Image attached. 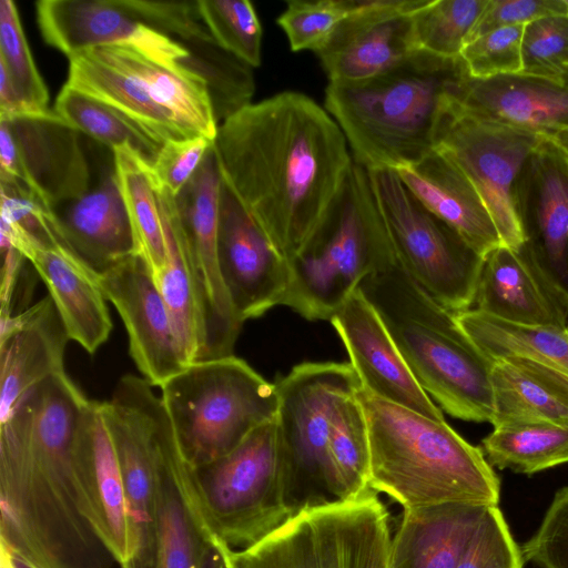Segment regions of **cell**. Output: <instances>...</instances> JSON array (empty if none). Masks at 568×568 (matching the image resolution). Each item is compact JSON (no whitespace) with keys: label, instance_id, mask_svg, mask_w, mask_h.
<instances>
[{"label":"cell","instance_id":"cell-1","mask_svg":"<svg viewBox=\"0 0 568 568\" xmlns=\"http://www.w3.org/2000/svg\"><path fill=\"white\" fill-rule=\"evenodd\" d=\"M213 148L223 182L288 261L324 219L354 162L332 115L293 91L225 119Z\"/></svg>","mask_w":568,"mask_h":568},{"label":"cell","instance_id":"cell-2","mask_svg":"<svg viewBox=\"0 0 568 568\" xmlns=\"http://www.w3.org/2000/svg\"><path fill=\"white\" fill-rule=\"evenodd\" d=\"M89 398L65 372L0 423L1 540L39 568H114L81 487L75 437Z\"/></svg>","mask_w":568,"mask_h":568},{"label":"cell","instance_id":"cell-3","mask_svg":"<svg viewBox=\"0 0 568 568\" xmlns=\"http://www.w3.org/2000/svg\"><path fill=\"white\" fill-rule=\"evenodd\" d=\"M460 57L416 51L392 69L352 83H328L325 110L366 169L412 166L435 150L437 130L468 78Z\"/></svg>","mask_w":568,"mask_h":568},{"label":"cell","instance_id":"cell-4","mask_svg":"<svg viewBox=\"0 0 568 568\" xmlns=\"http://www.w3.org/2000/svg\"><path fill=\"white\" fill-rule=\"evenodd\" d=\"M369 440V488L404 509L442 505L498 506L500 481L481 448L445 420L379 399L362 386Z\"/></svg>","mask_w":568,"mask_h":568},{"label":"cell","instance_id":"cell-5","mask_svg":"<svg viewBox=\"0 0 568 568\" xmlns=\"http://www.w3.org/2000/svg\"><path fill=\"white\" fill-rule=\"evenodd\" d=\"M359 290L378 313L423 390L453 417L491 424V362L448 311L397 263L365 277Z\"/></svg>","mask_w":568,"mask_h":568},{"label":"cell","instance_id":"cell-6","mask_svg":"<svg viewBox=\"0 0 568 568\" xmlns=\"http://www.w3.org/2000/svg\"><path fill=\"white\" fill-rule=\"evenodd\" d=\"M288 262L282 305L310 321H331L365 277L397 263L365 166L353 162L324 219Z\"/></svg>","mask_w":568,"mask_h":568},{"label":"cell","instance_id":"cell-7","mask_svg":"<svg viewBox=\"0 0 568 568\" xmlns=\"http://www.w3.org/2000/svg\"><path fill=\"white\" fill-rule=\"evenodd\" d=\"M160 388L180 449L193 468L231 452L274 419L278 407L275 384L235 355L189 364Z\"/></svg>","mask_w":568,"mask_h":568},{"label":"cell","instance_id":"cell-8","mask_svg":"<svg viewBox=\"0 0 568 568\" xmlns=\"http://www.w3.org/2000/svg\"><path fill=\"white\" fill-rule=\"evenodd\" d=\"M192 471L211 528L232 549L260 542L295 516L275 418L255 428L227 454L192 467Z\"/></svg>","mask_w":568,"mask_h":568},{"label":"cell","instance_id":"cell-9","mask_svg":"<svg viewBox=\"0 0 568 568\" xmlns=\"http://www.w3.org/2000/svg\"><path fill=\"white\" fill-rule=\"evenodd\" d=\"M278 448L290 506L306 508L339 500L328 456L332 416L338 399L361 387L351 363H302L275 384Z\"/></svg>","mask_w":568,"mask_h":568},{"label":"cell","instance_id":"cell-10","mask_svg":"<svg viewBox=\"0 0 568 568\" xmlns=\"http://www.w3.org/2000/svg\"><path fill=\"white\" fill-rule=\"evenodd\" d=\"M367 171L399 267L448 311L457 314L469 310L484 257L427 210L396 171Z\"/></svg>","mask_w":568,"mask_h":568},{"label":"cell","instance_id":"cell-11","mask_svg":"<svg viewBox=\"0 0 568 568\" xmlns=\"http://www.w3.org/2000/svg\"><path fill=\"white\" fill-rule=\"evenodd\" d=\"M122 474L138 547V568H152L156 488L163 446L172 423L161 396L144 377L123 375L101 402Z\"/></svg>","mask_w":568,"mask_h":568},{"label":"cell","instance_id":"cell-12","mask_svg":"<svg viewBox=\"0 0 568 568\" xmlns=\"http://www.w3.org/2000/svg\"><path fill=\"white\" fill-rule=\"evenodd\" d=\"M222 175L213 148L174 199V217L197 312L202 361L234 355L242 324L230 303L217 260Z\"/></svg>","mask_w":568,"mask_h":568},{"label":"cell","instance_id":"cell-13","mask_svg":"<svg viewBox=\"0 0 568 568\" xmlns=\"http://www.w3.org/2000/svg\"><path fill=\"white\" fill-rule=\"evenodd\" d=\"M544 138L477 116L453 100L437 130L435 149L447 155L484 200L504 245L519 248L515 186Z\"/></svg>","mask_w":568,"mask_h":568},{"label":"cell","instance_id":"cell-14","mask_svg":"<svg viewBox=\"0 0 568 568\" xmlns=\"http://www.w3.org/2000/svg\"><path fill=\"white\" fill-rule=\"evenodd\" d=\"M80 132L54 111L0 119V178L27 187L44 207L84 193L93 179Z\"/></svg>","mask_w":568,"mask_h":568},{"label":"cell","instance_id":"cell-15","mask_svg":"<svg viewBox=\"0 0 568 568\" xmlns=\"http://www.w3.org/2000/svg\"><path fill=\"white\" fill-rule=\"evenodd\" d=\"M67 84L119 110L162 145L190 139L169 111L164 65L130 43L93 48L69 58Z\"/></svg>","mask_w":568,"mask_h":568},{"label":"cell","instance_id":"cell-16","mask_svg":"<svg viewBox=\"0 0 568 568\" xmlns=\"http://www.w3.org/2000/svg\"><path fill=\"white\" fill-rule=\"evenodd\" d=\"M519 250L568 304V159L544 138L515 186Z\"/></svg>","mask_w":568,"mask_h":568},{"label":"cell","instance_id":"cell-17","mask_svg":"<svg viewBox=\"0 0 568 568\" xmlns=\"http://www.w3.org/2000/svg\"><path fill=\"white\" fill-rule=\"evenodd\" d=\"M217 260L233 313L242 325L282 305L290 285V262L223 180Z\"/></svg>","mask_w":568,"mask_h":568},{"label":"cell","instance_id":"cell-18","mask_svg":"<svg viewBox=\"0 0 568 568\" xmlns=\"http://www.w3.org/2000/svg\"><path fill=\"white\" fill-rule=\"evenodd\" d=\"M424 0H352L351 13L316 54L331 83L376 77L418 51L413 12Z\"/></svg>","mask_w":568,"mask_h":568},{"label":"cell","instance_id":"cell-19","mask_svg":"<svg viewBox=\"0 0 568 568\" xmlns=\"http://www.w3.org/2000/svg\"><path fill=\"white\" fill-rule=\"evenodd\" d=\"M97 282L116 308L129 337V353L139 372L159 386L185 367L165 301L145 260L131 255Z\"/></svg>","mask_w":568,"mask_h":568},{"label":"cell","instance_id":"cell-20","mask_svg":"<svg viewBox=\"0 0 568 568\" xmlns=\"http://www.w3.org/2000/svg\"><path fill=\"white\" fill-rule=\"evenodd\" d=\"M37 20L45 42L71 58L93 48L130 43L164 63L186 62L191 51L136 17L125 0H41Z\"/></svg>","mask_w":568,"mask_h":568},{"label":"cell","instance_id":"cell-21","mask_svg":"<svg viewBox=\"0 0 568 568\" xmlns=\"http://www.w3.org/2000/svg\"><path fill=\"white\" fill-rule=\"evenodd\" d=\"M331 322L361 386L373 396L435 420L442 410L418 385L376 310L357 287Z\"/></svg>","mask_w":568,"mask_h":568},{"label":"cell","instance_id":"cell-22","mask_svg":"<svg viewBox=\"0 0 568 568\" xmlns=\"http://www.w3.org/2000/svg\"><path fill=\"white\" fill-rule=\"evenodd\" d=\"M75 460L100 538L119 568H138V547L121 468L101 402L89 399L81 410Z\"/></svg>","mask_w":568,"mask_h":568},{"label":"cell","instance_id":"cell-23","mask_svg":"<svg viewBox=\"0 0 568 568\" xmlns=\"http://www.w3.org/2000/svg\"><path fill=\"white\" fill-rule=\"evenodd\" d=\"M60 245L99 275L139 254L114 163L79 196L49 210Z\"/></svg>","mask_w":568,"mask_h":568},{"label":"cell","instance_id":"cell-24","mask_svg":"<svg viewBox=\"0 0 568 568\" xmlns=\"http://www.w3.org/2000/svg\"><path fill=\"white\" fill-rule=\"evenodd\" d=\"M69 341L49 295L19 314L0 315V423L27 393L65 372Z\"/></svg>","mask_w":568,"mask_h":568},{"label":"cell","instance_id":"cell-25","mask_svg":"<svg viewBox=\"0 0 568 568\" xmlns=\"http://www.w3.org/2000/svg\"><path fill=\"white\" fill-rule=\"evenodd\" d=\"M45 284L69 338L94 354L109 338L112 321L97 275L69 250L41 247L1 225Z\"/></svg>","mask_w":568,"mask_h":568},{"label":"cell","instance_id":"cell-26","mask_svg":"<svg viewBox=\"0 0 568 568\" xmlns=\"http://www.w3.org/2000/svg\"><path fill=\"white\" fill-rule=\"evenodd\" d=\"M457 101L477 116L547 139L568 126V78L468 75Z\"/></svg>","mask_w":568,"mask_h":568},{"label":"cell","instance_id":"cell-27","mask_svg":"<svg viewBox=\"0 0 568 568\" xmlns=\"http://www.w3.org/2000/svg\"><path fill=\"white\" fill-rule=\"evenodd\" d=\"M215 537L200 505L192 467L172 428L164 442L158 475L152 568H199L202 541Z\"/></svg>","mask_w":568,"mask_h":568},{"label":"cell","instance_id":"cell-28","mask_svg":"<svg viewBox=\"0 0 568 568\" xmlns=\"http://www.w3.org/2000/svg\"><path fill=\"white\" fill-rule=\"evenodd\" d=\"M474 305L513 323L568 325V304L519 250L504 244L484 257Z\"/></svg>","mask_w":568,"mask_h":568},{"label":"cell","instance_id":"cell-29","mask_svg":"<svg viewBox=\"0 0 568 568\" xmlns=\"http://www.w3.org/2000/svg\"><path fill=\"white\" fill-rule=\"evenodd\" d=\"M396 172L427 210L455 229L483 257L503 244L480 194L447 155L435 149L420 162Z\"/></svg>","mask_w":568,"mask_h":568},{"label":"cell","instance_id":"cell-30","mask_svg":"<svg viewBox=\"0 0 568 568\" xmlns=\"http://www.w3.org/2000/svg\"><path fill=\"white\" fill-rule=\"evenodd\" d=\"M486 507L455 503L404 509L388 568H455Z\"/></svg>","mask_w":568,"mask_h":568},{"label":"cell","instance_id":"cell-31","mask_svg":"<svg viewBox=\"0 0 568 568\" xmlns=\"http://www.w3.org/2000/svg\"><path fill=\"white\" fill-rule=\"evenodd\" d=\"M494 428L519 424L568 426V374L525 357L494 361Z\"/></svg>","mask_w":568,"mask_h":568},{"label":"cell","instance_id":"cell-32","mask_svg":"<svg viewBox=\"0 0 568 568\" xmlns=\"http://www.w3.org/2000/svg\"><path fill=\"white\" fill-rule=\"evenodd\" d=\"M456 320L476 348L491 363L518 356L568 374L567 328L513 323L475 308L457 313Z\"/></svg>","mask_w":568,"mask_h":568},{"label":"cell","instance_id":"cell-33","mask_svg":"<svg viewBox=\"0 0 568 568\" xmlns=\"http://www.w3.org/2000/svg\"><path fill=\"white\" fill-rule=\"evenodd\" d=\"M164 230L166 265L155 283L169 308L182 359L202 361V339L194 295L174 217V196L155 185Z\"/></svg>","mask_w":568,"mask_h":568},{"label":"cell","instance_id":"cell-34","mask_svg":"<svg viewBox=\"0 0 568 568\" xmlns=\"http://www.w3.org/2000/svg\"><path fill=\"white\" fill-rule=\"evenodd\" d=\"M112 151L139 254L145 260L155 280L166 265V248L151 166L129 145Z\"/></svg>","mask_w":568,"mask_h":568},{"label":"cell","instance_id":"cell-35","mask_svg":"<svg viewBox=\"0 0 568 568\" xmlns=\"http://www.w3.org/2000/svg\"><path fill=\"white\" fill-rule=\"evenodd\" d=\"M54 112L80 133L110 150L131 146L150 166L161 150L162 144L132 119L67 83L57 97Z\"/></svg>","mask_w":568,"mask_h":568},{"label":"cell","instance_id":"cell-36","mask_svg":"<svg viewBox=\"0 0 568 568\" xmlns=\"http://www.w3.org/2000/svg\"><path fill=\"white\" fill-rule=\"evenodd\" d=\"M491 467L532 475L568 463V426L519 424L496 427L481 442Z\"/></svg>","mask_w":568,"mask_h":568},{"label":"cell","instance_id":"cell-37","mask_svg":"<svg viewBox=\"0 0 568 568\" xmlns=\"http://www.w3.org/2000/svg\"><path fill=\"white\" fill-rule=\"evenodd\" d=\"M358 388L336 403L329 428L328 456L339 500L356 499L369 490V440Z\"/></svg>","mask_w":568,"mask_h":568},{"label":"cell","instance_id":"cell-38","mask_svg":"<svg viewBox=\"0 0 568 568\" xmlns=\"http://www.w3.org/2000/svg\"><path fill=\"white\" fill-rule=\"evenodd\" d=\"M488 0H424L413 12V34L418 51L444 58L462 50Z\"/></svg>","mask_w":568,"mask_h":568},{"label":"cell","instance_id":"cell-39","mask_svg":"<svg viewBox=\"0 0 568 568\" xmlns=\"http://www.w3.org/2000/svg\"><path fill=\"white\" fill-rule=\"evenodd\" d=\"M199 10L214 42L250 67L261 64L262 27L247 0H201Z\"/></svg>","mask_w":568,"mask_h":568},{"label":"cell","instance_id":"cell-40","mask_svg":"<svg viewBox=\"0 0 568 568\" xmlns=\"http://www.w3.org/2000/svg\"><path fill=\"white\" fill-rule=\"evenodd\" d=\"M0 65L21 95L41 110H49V93L31 55L13 1L0 2Z\"/></svg>","mask_w":568,"mask_h":568},{"label":"cell","instance_id":"cell-41","mask_svg":"<svg viewBox=\"0 0 568 568\" xmlns=\"http://www.w3.org/2000/svg\"><path fill=\"white\" fill-rule=\"evenodd\" d=\"M351 11L352 0H291L276 21L293 51L317 53Z\"/></svg>","mask_w":568,"mask_h":568},{"label":"cell","instance_id":"cell-42","mask_svg":"<svg viewBox=\"0 0 568 568\" xmlns=\"http://www.w3.org/2000/svg\"><path fill=\"white\" fill-rule=\"evenodd\" d=\"M520 73L568 78V13L547 16L525 26Z\"/></svg>","mask_w":568,"mask_h":568},{"label":"cell","instance_id":"cell-43","mask_svg":"<svg viewBox=\"0 0 568 568\" xmlns=\"http://www.w3.org/2000/svg\"><path fill=\"white\" fill-rule=\"evenodd\" d=\"M525 558L498 506H487L455 568H524Z\"/></svg>","mask_w":568,"mask_h":568},{"label":"cell","instance_id":"cell-44","mask_svg":"<svg viewBox=\"0 0 568 568\" xmlns=\"http://www.w3.org/2000/svg\"><path fill=\"white\" fill-rule=\"evenodd\" d=\"M525 26L499 28L464 45L463 59L469 77L487 79L521 72V41Z\"/></svg>","mask_w":568,"mask_h":568},{"label":"cell","instance_id":"cell-45","mask_svg":"<svg viewBox=\"0 0 568 568\" xmlns=\"http://www.w3.org/2000/svg\"><path fill=\"white\" fill-rule=\"evenodd\" d=\"M538 568H568V486L559 489L540 526L521 547Z\"/></svg>","mask_w":568,"mask_h":568},{"label":"cell","instance_id":"cell-46","mask_svg":"<svg viewBox=\"0 0 568 568\" xmlns=\"http://www.w3.org/2000/svg\"><path fill=\"white\" fill-rule=\"evenodd\" d=\"M125 2L141 22L161 33L193 43H215L201 18L197 1Z\"/></svg>","mask_w":568,"mask_h":568},{"label":"cell","instance_id":"cell-47","mask_svg":"<svg viewBox=\"0 0 568 568\" xmlns=\"http://www.w3.org/2000/svg\"><path fill=\"white\" fill-rule=\"evenodd\" d=\"M213 142L204 136H195L164 143L151 166L155 185L174 197L178 196L199 169Z\"/></svg>","mask_w":568,"mask_h":568},{"label":"cell","instance_id":"cell-48","mask_svg":"<svg viewBox=\"0 0 568 568\" xmlns=\"http://www.w3.org/2000/svg\"><path fill=\"white\" fill-rule=\"evenodd\" d=\"M562 13H568V0H488L467 41L499 28L526 26Z\"/></svg>","mask_w":568,"mask_h":568},{"label":"cell","instance_id":"cell-49","mask_svg":"<svg viewBox=\"0 0 568 568\" xmlns=\"http://www.w3.org/2000/svg\"><path fill=\"white\" fill-rule=\"evenodd\" d=\"M0 243L3 256L0 287V315H13V302L17 292L18 280L23 268L24 261L28 260L23 253L13 244L11 239L3 232H0Z\"/></svg>","mask_w":568,"mask_h":568},{"label":"cell","instance_id":"cell-50","mask_svg":"<svg viewBox=\"0 0 568 568\" xmlns=\"http://www.w3.org/2000/svg\"><path fill=\"white\" fill-rule=\"evenodd\" d=\"M229 546L222 540L202 541L199 557V568H229Z\"/></svg>","mask_w":568,"mask_h":568},{"label":"cell","instance_id":"cell-51","mask_svg":"<svg viewBox=\"0 0 568 568\" xmlns=\"http://www.w3.org/2000/svg\"><path fill=\"white\" fill-rule=\"evenodd\" d=\"M548 140L568 159V126L560 129Z\"/></svg>","mask_w":568,"mask_h":568},{"label":"cell","instance_id":"cell-52","mask_svg":"<svg viewBox=\"0 0 568 568\" xmlns=\"http://www.w3.org/2000/svg\"><path fill=\"white\" fill-rule=\"evenodd\" d=\"M1 568H16L6 545L1 544Z\"/></svg>","mask_w":568,"mask_h":568},{"label":"cell","instance_id":"cell-53","mask_svg":"<svg viewBox=\"0 0 568 568\" xmlns=\"http://www.w3.org/2000/svg\"><path fill=\"white\" fill-rule=\"evenodd\" d=\"M567 331H568V325H567Z\"/></svg>","mask_w":568,"mask_h":568}]
</instances>
